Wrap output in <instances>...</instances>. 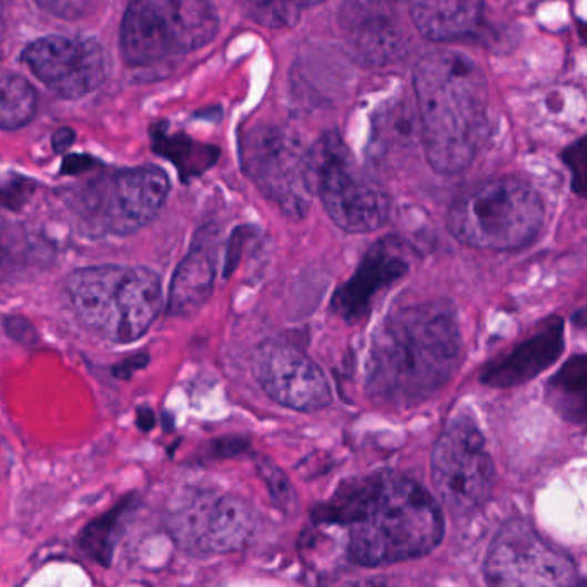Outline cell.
Returning <instances> with one entry per match:
<instances>
[{
	"label": "cell",
	"mask_w": 587,
	"mask_h": 587,
	"mask_svg": "<svg viewBox=\"0 0 587 587\" xmlns=\"http://www.w3.org/2000/svg\"><path fill=\"white\" fill-rule=\"evenodd\" d=\"M36 2L43 11L70 21L87 18L99 6V0H36Z\"/></svg>",
	"instance_id": "cb8c5ba5"
},
{
	"label": "cell",
	"mask_w": 587,
	"mask_h": 587,
	"mask_svg": "<svg viewBox=\"0 0 587 587\" xmlns=\"http://www.w3.org/2000/svg\"><path fill=\"white\" fill-rule=\"evenodd\" d=\"M170 190V178L161 168L115 171L87 186L81 195V217L97 233L128 236L158 217Z\"/></svg>",
	"instance_id": "30bf717a"
},
{
	"label": "cell",
	"mask_w": 587,
	"mask_h": 587,
	"mask_svg": "<svg viewBox=\"0 0 587 587\" xmlns=\"http://www.w3.org/2000/svg\"><path fill=\"white\" fill-rule=\"evenodd\" d=\"M312 183L336 226L346 233H373L392 211L388 193L355 168L343 140L326 133L308 152Z\"/></svg>",
	"instance_id": "52a82bcc"
},
{
	"label": "cell",
	"mask_w": 587,
	"mask_h": 587,
	"mask_svg": "<svg viewBox=\"0 0 587 587\" xmlns=\"http://www.w3.org/2000/svg\"><path fill=\"white\" fill-rule=\"evenodd\" d=\"M483 6V0H407L412 23L433 42H457L476 36Z\"/></svg>",
	"instance_id": "d6986e66"
},
{
	"label": "cell",
	"mask_w": 587,
	"mask_h": 587,
	"mask_svg": "<svg viewBox=\"0 0 587 587\" xmlns=\"http://www.w3.org/2000/svg\"><path fill=\"white\" fill-rule=\"evenodd\" d=\"M252 20L265 28H292L308 8L307 0H243Z\"/></svg>",
	"instance_id": "603a6c76"
},
{
	"label": "cell",
	"mask_w": 587,
	"mask_h": 587,
	"mask_svg": "<svg viewBox=\"0 0 587 587\" xmlns=\"http://www.w3.org/2000/svg\"><path fill=\"white\" fill-rule=\"evenodd\" d=\"M37 92L24 78L0 73V130H18L33 120Z\"/></svg>",
	"instance_id": "7402d4cb"
},
{
	"label": "cell",
	"mask_w": 587,
	"mask_h": 587,
	"mask_svg": "<svg viewBox=\"0 0 587 587\" xmlns=\"http://www.w3.org/2000/svg\"><path fill=\"white\" fill-rule=\"evenodd\" d=\"M564 321L553 318L543 330L515 346L507 355L489 362L480 373V383L492 388H514L538 377L564 352Z\"/></svg>",
	"instance_id": "ac0fdd59"
},
{
	"label": "cell",
	"mask_w": 587,
	"mask_h": 587,
	"mask_svg": "<svg viewBox=\"0 0 587 587\" xmlns=\"http://www.w3.org/2000/svg\"><path fill=\"white\" fill-rule=\"evenodd\" d=\"M136 508V493L123 496L105 514L93 518L78 536V549L100 567L109 568L114 558L115 542L120 538L124 518Z\"/></svg>",
	"instance_id": "ffe728a7"
},
{
	"label": "cell",
	"mask_w": 587,
	"mask_h": 587,
	"mask_svg": "<svg viewBox=\"0 0 587 587\" xmlns=\"http://www.w3.org/2000/svg\"><path fill=\"white\" fill-rule=\"evenodd\" d=\"M462 362L457 314L442 298L404 300L373 334L365 389L381 404L412 407L455 376Z\"/></svg>",
	"instance_id": "7a4b0ae2"
},
{
	"label": "cell",
	"mask_w": 587,
	"mask_h": 587,
	"mask_svg": "<svg viewBox=\"0 0 587 587\" xmlns=\"http://www.w3.org/2000/svg\"><path fill=\"white\" fill-rule=\"evenodd\" d=\"M565 161L573 170L574 181H576L574 189L583 193L584 183H586V140H580L573 149L567 150L565 152Z\"/></svg>",
	"instance_id": "83f0119b"
},
{
	"label": "cell",
	"mask_w": 587,
	"mask_h": 587,
	"mask_svg": "<svg viewBox=\"0 0 587 587\" xmlns=\"http://www.w3.org/2000/svg\"><path fill=\"white\" fill-rule=\"evenodd\" d=\"M318 520L346 529V553L362 567L414 560L438 548L445 515L412 477L379 473L346 483L321 507Z\"/></svg>",
	"instance_id": "6da1fadb"
},
{
	"label": "cell",
	"mask_w": 587,
	"mask_h": 587,
	"mask_svg": "<svg viewBox=\"0 0 587 587\" xmlns=\"http://www.w3.org/2000/svg\"><path fill=\"white\" fill-rule=\"evenodd\" d=\"M246 176L290 217H304L314 195L308 152L289 130L255 126L242 142Z\"/></svg>",
	"instance_id": "9c48e42d"
},
{
	"label": "cell",
	"mask_w": 587,
	"mask_h": 587,
	"mask_svg": "<svg viewBox=\"0 0 587 587\" xmlns=\"http://www.w3.org/2000/svg\"><path fill=\"white\" fill-rule=\"evenodd\" d=\"M4 331L9 338L21 343V345L30 346L39 343V333H37L36 326L28 318L21 317V315H9V317H6Z\"/></svg>",
	"instance_id": "484cf974"
},
{
	"label": "cell",
	"mask_w": 587,
	"mask_h": 587,
	"mask_svg": "<svg viewBox=\"0 0 587 587\" xmlns=\"http://www.w3.org/2000/svg\"><path fill=\"white\" fill-rule=\"evenodd\" d=\"M255 377L270 398L292 411H321L333 399L323 371L295 346L267 345L262 348Z\"/></svg>",
	"instance_id": "9a60e30c"
},
{
	"label": "cell",
	"mask_w": 587,
	"mask_h": 587,
	"mask_svg": "<svg viewBox=\"0 0 587 587\" xmlns=\"http://www.w3.org/2000/svg\"><path fill=\"white\" fill-rule=\"evenodd\" d=\"M217 252L220 231L215 226L202 227L174 271L165 302L168 314L184 317L208 304L217 276Z\"/></svg>",
	"instance_id": "e0dca14e"
},
{
	"label": "cell",
	"mask_w": 587,
	"mask_h": 587,
	"mask_svg": "<svg viewBox=\"0 0 587 587\" xmlns=\"http://www.w3.org/2000/svg\"><path fill=\"white\" fill-rule=\"evenodd\" d=\"M484 579L502 587H560L576 586L579 573L567 553L517 517L496 533L484 560Z\"/></svg>",
	"instance_id": "8fae6325"
},
{
	"label": "cell",
	"mask_w": 587,
	"mask_h": 587,
	"mask_svg": "<svg viewBox=\"0 0 587 587\" xmlns=\"http://www.w3.org/2000/svg\"><path fill=\"white\" fill-rule=\"evenodd\" d=\"M220 30L211 0H131L121 52L131 68H150L209 45Z\"/></svg>",
	"instance_id": "8992f818"
},
{
	"label": "cell",
	"mask_w": 587,
	"mask_h": 587,
	"mask_svg": "<svg viewBox=\"0 0 587 587\" xmlns=\"http://www.w3.org/2000/svg\"><path fill=\"white\" fill-rule=\"evenodd\" d=\"M308 8H312V6L321 4V2H324V0H307Z\"/></svg>",
	"instance_id": "f546056e"
},
{
	"label": "cell",
	"mask_w": 587,
	"mask_h": 587,
	"mask_svg": "<svg viewBox=\"0 0 587 587\" xmlns=\"http://www.w3.org/2000/svg\"><path fill=\"white\" fill-rule=\"evenodd\" d=\"M426 158L434 171L458 174L476 159L488 120V81L467 55L439 50L414 73Z\"/></svg>",
	"instance_id": "3957f363"
},
{
	"label": "cell",
	"mask_w": 587,
	"mask_h": 587,
	"mask_svg": "<svg viewBox=\"0 0 587 587\" xmlns=\"http://www.w3.org/2000/svg\"><path fill=\"white\" fill-rule=\"evenodd\" d=\"M407 0H343L338 23L350 54L362 65L381 68L407 52Z\"/></svg>",
	"instance_id": "5bb4252c"
},
{
	"label": "cell",
	"mask_w": 587,
	"mask_h": 587,
	"mask_svg": "<svg viewBox=\"0 0 587 587\" xmlns=\"http://www.w3.org/2000/svg\"><path fill=\"white\" fill-rule=\"evenodd\" d=\"M149 364L150 355L146 354L145 350H142V352H135V354L128 355V357L121 358L120 362H115L112 365L111 373L115 379L130 381L131 377L143 371Z\"/></svg>",
	"instance_id": "4316f807"
},
{
	"label": "cell",
	"mask_w": 587,
	"mask_h": 587,
	"mask_svg": "<svg viewBox=\"0 0 587 587\" xmlns=\"http://www.w3.org/2000/svg\"><path fill=\"white\" fill-rule=\"evenodd\" d=\"M543 223L542 196L517 178L476 184L462 193L448 212V230L458 242L496 252L530 245Z\"/></svg>",
	"instance_id": "5b68a950"
},
{
	"label": "cell",
	"mask_w": 587,
	"mask_h": 587,
	"mask_svg": "<svg viewBox=\"0 0 587 587\" xmlns=\"http://www.w3.org/2000/svg\"><path fill=\"white\" fill-rule=\"evenodd\" d=\"M65 289L81 321L115 345L139 342L164 308L161 276L149 267L90 265L74 271Z\"/></svg>",
	"instance_id": "277c9868"
},
{
	"label": "cell",
	"mask_w": 587,
	"mask_h": 587,
	"mask_svg": "<svg viewBox=\"0 0 587 587\" xmlns=\"http://www.w3.org/2000/svg\"><path fill=\"white\" fill-rule=\"evenodd\" d=\"M24 64L62 99H81L105 80L104 49L85 37L50 36L24 49Z\"/></svg>",
	"instance_id": "4fadbf2b"
},
{
	"label": "cell",
	"mask_w": 587,
	"mask_h": 587,
	"mask_svg": "<svg viewBox=\"0 0 587 587\" xmlns=\"http://www.w3.org/2000/svg\"><path fill=\"white\" fill-rule=\"evenodd\" d=\"M262 476H264L265 483L270 486L271 496L274 502L280 505L283 510H290L295 505V493H293L292 486H290L286 476H283L280 468L271 462H264L261 465Z\"/></svg>",
	"instance_id": "d4e9b609"
},
{
	"label": "cell",
	"mask_w": 587,
	"mask_h": 587,
	"mask_svg": "<svg viewBox=\"0 0 587 587\" xmlns=\"http://www.w3.org/2000/svg\"><path fill=\"white\" fill-rule=\"evenodd\" d=\"M174 539L199 555H227L245 548L255 530V514L234 495L195 492L170 518Z\"/></svg>",
	"instance_id": "7c38bea8"
},
{
	"label": "cell",
	"mask_w": 587,
	"mask_h": 587,
	"mask_svg": "<svg viewBox=\"0 0 587 587\" xmlns=\"http://www.w3.org/2000/svg\"><path fill=\"white\" fill-rule=\"evenodd\" d=\"M135 423L140 431H143V433H150V431L154 429L155 424H158L154 411L150 407L136 408Z\"/></svg>",
	"instance_id": "f1b7e54d"
},
{
	"label": "cell",
	"mask_w": 587,
	"mask_h": 587,
	"mask_svg": "<svg viewBox=\"0 0 587 587\" xmlns=\"http://www.w3.org/2000/svg\"><path fill=\"white\" fill-rule=\"evenodd\" d=\"M546 399L558 415L568 423H586L587 412V361L580 354L568 358L564 367L549 379Z\"/></svg>",
	"instance_id": "44dd1931"
},
{
	"label": "cell",
	"mask_w": 587,
	"mask_h": 587,
	"mask_svg": "<svg viewBox=\"0 0 587 587\" xmlns=\"http://www.w3.org/2000/svg\"><path fill=\"white\" fill-rule=\"evenodd\" d=\"M431 477L439 502L457 517H467L488 502L495 464L473 417L461 414L446 424L434 445Z\"/></svg>",
	"instance_id": "ba28073f"
},
{
	"label": "cell",
	"mask_w": 587,
	"mask_h": 587,
	"mask_svg": "<svg viewBox=\"0 0 587 587\" xmlns=\"http://www.w3.org/2000/svg\"><path fill=\"white\" fill-rule=\"evenodd\" d=\"M411 267L408 246L395 236L374 243L350 277L333 296V311L348 323H357L373 311L377 296L402 280Z\"/></svg>",
	"instance_id": "2e32d148"
}]
</instances>
